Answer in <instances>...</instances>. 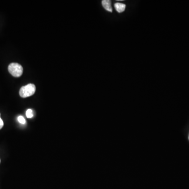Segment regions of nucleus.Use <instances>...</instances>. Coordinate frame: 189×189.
<instances>
[{"instance_id": "nucleus-1", "label": "nucleus", "mask_w": 189, "mask_h": 189, "mask_svg": "<svg viewBox=\"0 0 189 189\" xmlns=\"http://www.w3.org/2000/svg\"><path fill=\"white\" fill-rule=\"evenodd\" d=\"M36 91V87L33 84H29L21 87L20 90V95L22 98H26L33 95Z\"/></svg>"}, {"instance_id": "nucleus-2", "label": "nucleus", "mask_w": 189, "mask_h": 189, "mask_svg": "<svg viewBox=\"0 0 189 189\" xmlns=\"http://www.w3.org/2000/svg\"><path fill=\"white\" fill-rule=\"evenodd\" d=\"M9 73L15 77H20L23 72V69L20 64L13 63L10 64L8 67Z\"/></svg>"}, {"instance_id": "nucleus-3", "label": "nucleus", "mask_w": 189, "mask_h": 189, "mask_svg": "<svg viewBox=\"0 0 189 189\" xmlns=\"http://www.w3.org/2000/svg\"><path fill=\"white\" fill-rule=\"evenodd\" d=\"M102 7L105 9L106 10L109 12H112V9L111 7V1L109 0H103L102 1Z\"/></svg>"}, {"instance_id": "nucleus-4", "label": "nucleus", "mask_w": 189, "mask_h": 189, "mask_svg": "<svg viewBox=\"0 0 189 189\" xmlns=\"http://www.w3.org/2000/svg\"><path fill=\"white\" fill-rule=\"evenodd\" d=\"M115 7L118 13H121L124 12L125 10V4L121 3H116L115 4Z\"/></svg>"}, {"instance_id": "nucleus-5", "label": "nucleus", "mask_w": 189, "mask_h": 189, "mask_svg": "<svg viewBox=\"0 0 189 189\" xmlns=\"http://www.w3.org/2000/svg\"><path fill=\"white\" fill-rule=\"evenodd\" d=\"M26 117L29 118H31L33 117V111L32 109H29L26 111Z\"/></svg>"}, {"instance_id": "nucleus-6", "label": "nucleus", "mask_w": 189, "mask_h": 189, "mask_svg": "<svg viewBox=\"0 0 189 189\" xmlns=\"http://www.w3.org/2000/svg\"><path fill=\"white\" fill-rule=\"evenodd\" d=\"M17 120L19 121V122L21 124H25L26 123V120H25V118L22 116H20L17 118Z\"/></svg>"}, {"instance_id": "nucleus-7", "label": "nucleus", "mask_w": 189, "mask_h": 189, "mask_svg": "<svg viewBox=\"0 0 189 189\" xmlns=\"http://www.w3.org/2000/svg\"><path fill=\"white\" fill-rule=\"evenodd\" d=\"M4 125L3 121L2 120V119L0 117V129H2Z\"/></svg>"}, {"instance_id": "nucleus-8", "label": "nucleus", "mask_w": 189, "mask_h": 189, "mask_svg": "<svg viewBox=\"0 0 189 189\" xmlns=\"http://www.w3.org/2000/svg\"></svg>"}]
</instances>
